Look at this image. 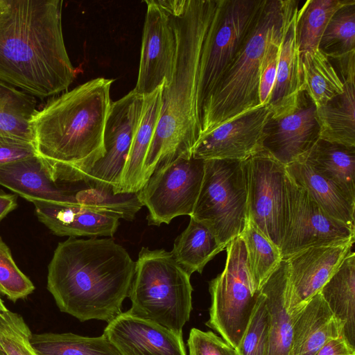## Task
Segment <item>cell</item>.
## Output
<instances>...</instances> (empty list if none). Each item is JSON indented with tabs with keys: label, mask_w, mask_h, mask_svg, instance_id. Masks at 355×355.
Returning a JSON list of instances; mask_svg holds the SVG:
<instances>
[{
	"label": "cell",
	"mask_w": 355,
	"mask_h": 355,
	"mask_svg": "<svg viewBox=\"0 0 355 355\" xmlns=\"http://www.w3.org/2000/svg\"><path fill=\"white\" fill-rule=\"evenodd\" d=\"M157 2L171 16L176 53L171 78L162 85V108L144 166V185L158 166L178 157H191L200 137L199 64L218 0Z\"/></svg>",
	"instance_id": "obj_1"
},
{
	"label": "cell",
	"mask_w": 355,
	"mask_h": 355,
	"mask_svg": "<svg viewBox=\"0 0 355 355\" xmlns=\"http://www.w3.org/2000/svg\"><path fill=\"white\" fill-rule=\"evenodd\" d=\"M61 0H0V80L34 98L67 91L76 77Z\"/></svg>",
	"instance_id": "obj_2"
},
{
	"label": "cell",
	"mask_w": 355,
	"mask_h": 355,
	"mask_svg": "<svg viewBox=\"0 0 355 355\" xmlns=\"http://www.w3.org/2000/svg\"><path fill=\"white\" fill-rule=\"evenodd\" d=\"M113 79L97 78L51 98L31 119L33 143L58 184L82 182L105 153L104 131Z\"/></svg>",
	"instance_id": "obj_3"
},
{
	"label": "cell",
	"mask_w": 355,
	"mask_h": 355,
	"mask_svg": "<svg viewBox=\"0 0 355 355\" xmlns=\"http://www.w3.org/2000/svg\"><path fill=\"white\" fill-rule=\"evenodd\" d=\"M135 271V261L112 239L69 237L54 251L46 287L62 312L108 323L121 313Z\"/></svg>",
	"instance_id": "obj_4"
},
{
	"label": "cell",
	"mask_w": 355,
	"mask_h": 355,
	"mask_svg": "<svg viewBox=\"0 0 355 355\" xmlns=\"http://www.w3.org/2000/svg\"><path fill=\"white\" fill-rule=\"evenodd\" d=\"M286 3V0H263L236 56L202 110L200 137L261 107V62L269 40L282 24Z\"/></svg>",
	"instance_id": "obj_5"
},
{
	"label": "cell",
	"mask_w": 355,
	"mask_h": 355,
	"mask_svg": "<svg viewBox=\"0 0 355 355\" xmlns=\"http://www.w3.org/2000/svg\"><path fill=\"white\" fill-rule=\"evenodd\" d=\"M190 277L171 252L143 247L135 262L128 312L182 335L192 310Z\"/></svg>",
	"instance_id": "obj_6"
},
{
	"label": "cell",
	"mask_w": 355,
	"mask_h": 355,
	"mask_svg": "<svg viewBox=\"0 0 355 355\" xmlns=\"http://www.w3.org/2000/svg\"><path fill=\"white\" fill-rule=\"evenodd\" d=\"M190 217L205 225L225 248L241 234L248 219L245 161L205 160L202 186Z\"/></svg>",
	"instance_id": "obj_7"
},
{
	"label": "cell",
	"mask_w": 355,
	"mask_h": 355,
	"mask_svg": "<svg viewBox=\"0 0 355 355\" xmlns=\"http://www.w3.org/2000/svg\"><path fill=\"white\" fill-rule=\"evenodd\" d=\"M223 271L209 284V318L206 325L236 349L256 305V291L247 264L244 241L239 235L226 247Z\"/></svg>",
	"instance_id": "obj_8"
},
{
	"label": "cell",
	"mask_w": 355,
	"mask_h": 355,
	"mask_svg": "<svg viewBox=\"0 0 355 355\" xmlns=\"http://www.w3.org/2000/svg\"><path fill=\"white\" fill-rule=\"evenodd\" d=\"M263 1L218 0L199 64L197 100L200 121L203 107L236 56Z\"/></svg>",
	"instance_id": "obj_9"
},
{
	"label": "cell",
	"mask_w": 355,
	"mask_h": 355,
	"mask_svg": "<svg viewBox=\"0 0 355 355\" xmlns=\"http://www.w3.org/2000/svg\"><path fill=\"white\" fill-rule=\"evenodd\" d=\"M205 160L178 158L158 166L138 192L148 209L149 225L168 224L179 216H191L200 193Z\"/></svg>",
	"instance_id": "obj_10"
},
{
	"label": "cell",
	"mask_w": 355,
	"mask_h": 355,
	"mask_svg": "<svg viewBox=\"0 0 355 355\" xmlns=\"http://www.w3.org/2000/svg\"><path fill=\"white\" fill-rule=\"evenodd\" d=\"M286 211L280 246L282 259L312 247L354 241L355 230L327 214L286 171Z\"/></svg>",
	"instance_id": "obj_11"
},
{
	"label": "cell",
	"mask_w": 355,
	"mask_h": 355,
	"mask_svg": "<svg viewBox=\"0 0 355 355\" xmlns=\"http://www.w3.org/2000/svg\"><path fill=\"white\" fill-rule=\"evenodd\" d=\"M248 214L280 250L286 211V166L266 150L245 160Z\"/></svg>",
	"instance_id": "obj_12"
},
{
	"label": "cell",
	"mask_w": 355,
	"mask_h": 355,
	"mask_svg": "<svg viewBox=\"0 0 355 355\" xmlns=\"http://www.w3.org/2000/svg\"><path fill=\"white\" fill-rule=\"evenodd\" d=\"M144 96L133 89L112 102L104 131L103 157L83 176L86 187L119 193L121 176L144 110Z\"/></svg>",
	"instance_id": "obj_13"
},
{
	"label": "cell",
	"mask_w": 355,
	"mask_h": 355,
	"mask_svg": "<svg viewBox=\"0 0 355 355\" xmlns=\"http://www.w3.org/2000/svg\"><path fill=\"white\" fill-rule=\"evenodd\" d=\"M138 78L133 89L146 96L170 80L176 37L170 15L156 0H147Z\"/></svg>",
	"instance_id": "obj_14"
},
{
	"label": "cell",
	"mask_w": 355,
	"mask_h": 355,
	"mask_svg": "<svg viewBox=\"0 0 355 355\" xmlns=\"http://www.w3.org/2000/svg\"><path fill=\"white\" fill-rule=\"evenodd\" d=\"M271 112L261 106L200 137L192 156L202 160L245 161L264 150L266 125Z\"/></svg>",
	"instance_id": "obj_15"
},
{
	"label": "cell",
	"mask_w": 355,
	"mask_h": 355,
	"mask_svg": "<svg viewBox=\"0 0 355 355\" xmlns=\"http://www.w3.org/2000/svg\"><path fill=\"white\" fill-rule=\"evenodd\" d=\"M354 242L306 248L286 259L288 266L286 304L291 315L300 310L320 293L352 252Z\"/></svg>",
	"instance_id": "obj_16"
},
{
	"label": "cell",
	"mask_w": 355,
	"mask_h": 355,
	"mask_svg": "<svg viewBox=\"0 0 355 355\" xmlns=\"http://www.w3.org/2000/svg\"><path fill=\"white\" fill-rule=\"evenodd\" d=\"M319 132L316 107L303 91L293 110L277 117L270 116L263 148L286 166L314 145L319 139Z\"/></svg>",
	"instance_id": "obj_17"
},
{
	"label": "cell",
	"mask_w": 355,
	"mask_h": 355,
	"mask_svg": "<svg viewBox=\"0 0 355 355\" xmlns=\"http://www.w3.org/2000/svg\"><path fill=\"white\" fill-rule=\"evenodd\" d=\"M299 1L286 0L275 81L266 105L271 117L293 110L303 92L302 56L297 40Z\"/></svg>",
	"instance_id": "obj_18"
},
{
	"label": "cell",
	"mask_w": 355,
	"mask_h": 355,
	"mask_svg": "<svg viewBox=\"0 0 355 355\" xmlns=\"http://www.w3.org/2000/svg\"><path fill=\"white\" fill-rule=\"evenodd\" d=\"M103 335L121 355H187L182 335L128 311L108 322Z\"/></svg>",
	"instance_id": "obj_19"
},
{
	"label": "cell",
	"mask_w": 355,
	"mask_h": 355,
	"mask_svg": "<svg viewBox=\"0 0 355 355\" xmlns=\"http://www.w3.org/2000/svg\"><path fill=\"white\" fill-rule=\"evenodd\" d=\"M31 202L38 220L59 236L112 237L119 225V218L78 204L43 200Z\"/></svg>",
	"instance_id": "obj_20"
},
{
	"label": "cell",
	"mask_w": 355,
	"mask_h": 355,
	"mask_svg": "<svg viewBox=\"0 0 355 355\" xmlns=\"http://www.w3.org/2000/svg\"><path fill=\"white\" fill-rule=\"evenodd\" d=\"M0 185L30 202L76 204L75 191L53 181L38 155L0 165Z\"/></svg>",
	"instance_id": "obj_21"
},
{
	"label": "cell",
	"mask_w": 355,
	"mask_h": 355,
	"mask_svg": "<svg viewBox=\"0 0 355 355\" xmlns=\"http://www.w3.org/2000/svg\"><path fill=\"white\" fill-rule=\"evenodd\" d=\"M291 315L289 355H315L328 342L341 336V327L320 293Z\"/></svg>",
	"instance_id": "obj_22"
},
{
	"label": "cell",
	"mask_w": 355,
	"mask_h": 355,
	"mask_svg": "<svg viewBox=\"0 0 355 355\" xmlns=\"http://www.w3.org/2000/svg\"><path fill=\"white\" fill-rule=\"evenodd\" d=\"M286 171L327 214L355 230V201L336 184L318 173L302 156L286 165Z\"/></svg>",
	"instance_id": "obj_23"
},
{
	"label": "cell",
	"mask_w": 355,
	"mask_h": 355,
	"mask_svg": "<svg viewBox=\"0 0 355 355\" xmlns=\"http://www.w3.org/2000/svg\"><path fill=\"white\" fill-rule=\"evenodd\" d=\"M288 286V266L282 259L259 291L265 297L269 320L268 355H289L293 329V317L286 300Z\"/></svg>",
	"instance_id": "obj_24"
},
{
	"label": "cell",
	"mask_w": 355,
	"mask_h": 355,
	"mask_svg": "<svg viewBox=\"0 0 355 355\" xmlns=\"http://www.w3.org/2000/svg\"><path fill=\"white\" fill-rule=\"evenodd\" d=\"M162 90V85L144 96L142 116L123 171L119 193H138L144 187V166L161 112Z\"/></svg>",
	"instance_id": "obj_25"
},
{
	"label": "cell",
	"mask_w": 355,
	"mask_h": 355,
	"mask_svg": "<svg viewBox=\"0 0 355 355\" xmlns=\"http://www.w3.org/2000/svg\"><path fill=\"white\" fill-rule=\"evenodd\" d=\"M343 78V92L316 108L319 139L355 147V69Z\"/></svg>",
	"instance_id": "obj_26"
},
{
	"label": "cell",
	"mask_w": 355,
	"mask_h": 355,
	"mask_svg": "<svg viewBox=\"0 0 355 355\" xmlns=\"http://www.w3.org/2000/svg\"><path fill=\"white\" fill-rule=\"evenodd\" d=\"M341 327V336L355 347V254L352 252L320 291Z\"/></svg>",
	"instance_id": "obj_27"
},
{
	"label": "cell",
	"mask_w": 355,
	"mask_h": 355,
	"mask_svg": "<svg viewBox=\"0 0 355 355\" xmlns=\"http://www.w3.org/2000/svg\"><path fill=\"white\" fill-rule=\"evenodd\" d=\"M302 157L355 201V147L319 139Z\"/></svg>",
	"instance_id": "obj_28"
},
{
	"label": "cell",
	"mask_w": 355,
	"mask_h": 355,
	"mask_svg": "<svg viewBox=\"0 0 355 355\" xmlns=\"http://www.w3.org/2000/svg\"><path fill=\"white\" fill-rule=\"evenodd\" d=\"M225 248L205 225L190 217L187 227L176 238L171 252L191 275L195 272L201 273L205 265Z\"/></svg>",
	"instance_id": "obj_29"
},
{
	"label": "cell",
	"mask_w": 355,
	"mask_h": 355,
	"mask_svg": "<svg viewBox=\"0 0 355 355\" xmlns=\"http://www.w3.org/2000/svg\"><path fill=\"white\" fill-rule=\"evenodd\" d=\"M318 49L339 62L341 73L355 61V1L340 8L331 17Z\"/></svg>",
	"instance_id": "obj_30"
},
{
	"label": "cell",
	"mask_w": 355,
	"mask_h": 355,
	"mask_svg": "<svg viewBox=\"0 0 355 355\" xmlns=\"http://www.w3.org/2000/svg\"><path fill=\"white\" fill-rule=\"evenodd\" d=\"M303 90L316 108L321 107L344 90V82L338 76L329 58L319 49L303 54Z\"/></svg>",
	"instance_id": "obj_31"
},
{
	"label": "cell",
	"mask_w": 355,
	"mask_h": 355,
	"mask_svg": "<svg viewBox=\"0 0 355 355\" xmlns=\"http://www.w3.org/2000/svg\"><path fill=\"white\" fill-rule=\"evenodd\" d=\"M31 343L39 355H121L104 336L85 337L72 333L33 334Z\"/></svg>",
	"instance_id": "obj_32"
},
{
	"label": "cell",
	"mask_w": 355,
	"mask_h": 355,
	"mask_svg": "<svg viewBox=\"0 0 355 355\" xmlns=\"http://www.w3.org/2000/svg\"><path fill=\"white\" fill-rule=\"evenodd\" d=\"M240 236L244 241L247 264L254 286L259 291L282 260L280 250L249 217Z\"/></svg>",
	"instance_id": "obj_33"
},
{
	"label": "cell",
	"mask_w": 355,
	"mask_h": 355,
	"mask_svg": "<svg viewBox=\"0 0 355 355\" xmlns=\"http://www.w3.org/2000/svg\"><path fill=\"white\" fill-rule=\"evenodd\" d=\"M353 0H308L299 8L297 40L301 55L318 49L333 15Z\"/></svg>",
	"instance_id": "obj_34"
},
{
	"label": "cell",
	"mask_w": 355,
	"mask_h": 355,
	"mask_svg": "<svg viewBox=\"0 0 355 355\" xmlns=\"http://www.w3.org/2000/svg\"><path fill=\"white\" fill-rule=\"evenodd\" d=\"M76 204L89 209L132 220L144 206L138 193H119L108 189L89 187L75 191Z\"/></svg>",
	"instance_id": "obj_35"
},
{
	"label": "cell",
	"mask_w": 355,
	"mask_h": 355,
	"mask_svg": "<svg viewBox=\"0 0 355 355\" xmlns=\"http://www.w3.org/2000/svg\"><path fill=\"white\" fill-rule=\"evenodd\" d=\"M32 335L21 315L0 311V347L5 355H39L31 343Z\"/></svg>",
	"instance_id": "obj_36"
},
{
	"label": "cell",
	"mask_w": 355,
	"mask_h": 355,
	"mask_svg": "<svg viewBox=\"0 0 355 355\" xmlns=\"http://www.w3.org/2000/svg\"><path fill=\"white\" fill-rule=\"evenodd\" d=\"M269 320L265 297L259 291L246 329L236 348L239 355H268Z\"/></svg>",
	"instance_id": "obj_37"
},
{
	"label": "cell",
	"mask_w": 355,
	"mask_h": 355,
	"mask_svg": "<svg viewBox=\"0 0 355 355\" xmlns=\"http://www.w3.org/2000/svg\"><path fill=\"white\" fill-rule=\"evenodd\" d=\"M34 290L33 282L18 268L0 236V293L15 302L26 298Z\"/></svg>",
	"instance_id": "obj_38"
},
{
	"label": "cell",
	"mask_w": 355,
	"mask_h": 355,
	"mask_svg": "<svg viewBox=\"0 0 355 355\" xmlns=\"http://www.w3.org/2000/svg\"><path fill=\"white\" fill-rule=\"evenodd\" d=\"M283 23L284 20L281 26L274 33L269 40L261 62L259 80V99L261 106L268 105L274 87Z\"/></svg>",
	"instance_id": "obj_39"
},
{
	"label": "cell",
	"mask_w": 355,
	"mask_h": 355,
	"mask_svg": "<svg viewBox=\"0 0 355 355\" xmlns=\"http://www.w3.org/2000/svg\"><path fill=\"white\" fill-rule=\"evenodd\" d=\"M189 355H239L237 350L211 331L191 329L187 340Z\"/></svg>",
	"instance_id": "obj_40"
},
{
	"label": "cell",
	"mask_w": 355,
	"mask_h": 355,
	"mask_svg": "<svg viewBox=\"0 0 355 355\" xmlns=\"http://www.w3.org/2000/svg\"><path fill=\"white\" fill-rule=\"evenodd\" d=\"M37 155L33 142L0 135V165Z\"/></svg>",
	"instance_id": "obj_41"
},
{
	"label": "cell",
	"mask_w": 355,
	"mask_h": 355,
	"mask_svg": "<svg viewBox=\"0 0 355 355\" xmlns=\"http://www.w3.org/2000/svg\"><path fill=\"white\" fill-rule=\"evenodd\" d=\"M8 107L37 110L35 98L0 80V110Z\"/></svg>",
	"instance_id": "obj_42"
},
{
	"label": "cell",
	"mask_w": 355,
	"mask_h": 355,
	"mask_svg": "<svg viewBox=\"0 0 355 355\" xmlns=\"http://www.w3.org/2000/svg\"><path fill=\"white\" fill-rule=\"evenodd\" d=\"M315 355H355V347L341 336L325 344Z\"/></svg>",
	"instance_id": "obj_43"
},
{
	"label": "cell",
	"mask_w": 355,
	"mask_h": 355,
	"mask_svg": "<svg viewBox=\"0 0 355 355\" xmlns=\"http://www.w3.org/2000/svg\"><path fill=\"white\" fill-rule=\"evenodd\" d=\"M17 207V197L15 194L7 193L0 190V222Z\"/></svg>",
	"instance_id": "obj_44"
},
{
	"label": "cell",
	"mask_w": 355,
	"mask_h": 355,
	"mask_svg": "<svg viewBox=\"0 0 355 355\" xmlns=\"http://www.w3.org/2000/svg\"><path fill=\"white\" fill-rule=\"evenodd\" d=\"M8 309L6 308V306L4 305L3 301L1 300V297H0V311H6Z\"/></svg>",
	"instance_id": "obj_45"
},
{
	"label": "cell",
	"mask_w": 355,
	"mask_h": 355,
	"mask_svg": "<svg viewBox=\"0 0 355 355\" xmlns=\"http://www.w3.org/2000/svg\"><path fill=\"white\" fill-rule=\"evenodd\" d=\"M0 355H5L4 352L2 351L1 347H0Z\"/></svg>",
	"instance_id": "obj_46"
}]
</instances>
